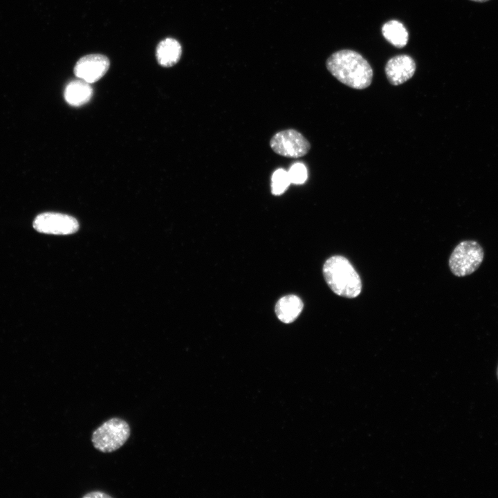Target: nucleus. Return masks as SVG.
Instances as JSON below:
<instances>
[{
	"label": "nucleus",
	"mask_w": 498,
	"mask_h": 498,
	"mask_svg": "<svg viewBox=\"0 0 498 498\" xmlns=\"http://www.w3.org/2000/svg\"><path fill=\"white\" fill-rule=\"evenodd\" d=\"M328 71L341 83L355 89H364L372 82L373 70L369 63L358 52L341 50L326 60Z\"/></svg>",
	"instance_id": "nucleus-1"
},
{
	"label": "nucleus",
	"mask_w": 498,
	"mask_h": 498,
	"mask_svg": "<svg viewBox=\"0 0 498 498\" xmlns=\"http://www.w3.org/2000/svg\"><path fill=\"white\" fill-rule=\"evenodd\" d=\"M322 270L326 284L336 295L347 298L360 295L362 290L360 276L344 257H331L324 262Z\"/></svg>",
	"instance_id": "nucleus-2"
},
{
	"label": "nucleus",
	"mask_w": 498,
	"mask_h": 498,
	"mask_svg": "<svg viewBox=\"0 0 498 498\" xmlns=\"http://www.w3.org/2000/svg\"><path fill=\"white\" fill-rule=\"evenodd\" d=\"M131 434L129 425L120 418H112L103 423L92 434L94 448L104 453L114 452L121 448Z\"/></svg>",
	"instance_id": "nucleus-3"
},
{
	"label": "nucleus",
	"mask_w": 498,
	"mask_h": 498,
	"mask_svg": "<svg viewBox=\"0 0 498 498\" xmlns=\"http://www.w3.org/2000/svg\"><path fill=\"white\" fill-rule=\"evenodd\" d=\"M484 258V250L479 242L464 240L459 242L452 250L448 265L452 274L465 277L476 271Z\"/></svg>",
	"instance_id": "nucleus-4"
},
{
	"label": "nucleus",
	"mask_w": 498,
	"mask_h": 498,
	"mask_svg": "<svg viewBox=\"0 0 498 498\" xmlns=\"http://www.w3.org/2000/svg\"><path fill=\"white\" fill-rule=\"evenodd\" d=\"M270 146L276 154L293 158L305 156L311 149L307 139L300 132L293 129L276 133L270 139Z\"/></svg>",
	"instance_id": "nucleus-5"
},
{
	"label": "nucleus",
	"mask_w": 498,
	"mask_h": 498,
	"mask_svg": "<svg viewBox=\"0 0 498 498\" xmlns=\"http://www.w3.org/2000/svg\"><path fill=\"white\" fill-rule=\"evenodd\" d=\"M33 227L42 233L66 235L75 232L79 229V223L75 218L70 215L44 212L37 216Z\"/></svg>",
	"instance_id": "nucleus-6"
},
{
	"label": "nucleus",
	"mask_w": 498,
	"mask_h": 498,
	"mask_svg": "<svg viewBox=\"0 0 498 498\" xmlns=\"http://www.w3.org/2000/svg\"><path fill=\"white\" fill-rule=\"evenodd\" d=\"M110 66L109 58L102 54H90L82 57L74 66L75 75L89 84L101 79Z\"/></svg>",
	"instance_id": "nucleus-7"
},
{
	"label": "nucleus",
	"mask_w": 498,
	"mask_h": 498,
	"mask_svg": "<svg viewBox=\"0 0 498 498\" xmlns=\"http://www.w3.org/2000/svg\"><path fill=\"white\" fill-rule=\"evenodd\" d=\"M416 71V63L407 55H399L389 59L385 72L389 83L394 86L402 84L409 80Z\"/></svg>",
	"instance_id": "nucleus-8"
},
{
	"label": "nucleus",
	"mask_w": 498,
	"mask_h": 498,
	"mask_svg": "<svg viewBox=\"0 0 498 498\" xmlns=\"http://www.w3.org/2000/svg\"><path fill=\"white\" fill-rule=\"evenodd\" d=\"M182 55V47L176 39L171 37L165 38L157 45L156 57L158 63L163 67L175 65Z\"/></svg>",
	"instance_id": "nucleus-9"
},
{
	"label": "nucleus",
	"mask_w": 498,
	"mask_h": 498,
	"mask_svg": "<svg viewBox=\"0 0 498 498\" xmlns=\"http://www.w3.org/2000/svg\"><path fill=\"white\" fill-rule=\"evenodd\" d=\"M64 95L68 104L78 107L87 103L91 100L93 89L89 83L81 79L75 80L66 85Z\"/></svg>",
	"instance_id": "nucleus-10"
},
{
	"label": "nucleus",
	"mask_w": 498,
	"mask_h": 498,
	"mask_svg": "<svg viewBox=\"0 0 498 498\" xmlns=\"http://www.w3.org/2000/svg\"><path fill=\"white\" fill-rule=\"evenodd\" d=\"M303 308L301 299L295 295L280 298L275 305V313L282 322L290 323L300 314Z\"/></svg>",
	"instance_id": "nucleus-11"
},
{
	"label": "nucleus",
	"mask_w": 498,
	"mask_h": 498,
	"mask_svg": "<svg viewBox=\"0 0 498 498\" xmlns=\"http://www.w3.org/2000/svg\"><path fill=\"white\" fill-rule=\"evenodd\" d=\"M382 33L385 39L396 48L406 46L409 34L404 25L397 20H390L382 26Z\"/></svg>",
	"instance_id": "nucleus-12"
},
{
	"label": "nucleus",
	"mask_w": 498,
	"mask_h": 498,
	"mask_svg": "<svg viewBox=\"0 0 498 498\" xmlns=\"http://www.w3.org/2000/svg\"><path fill=\"white\" fill-rule=\"evenodd\" d=\"M290 183L288 173L284 169L275 170L271 177V192L273 195L282 194Z\"/></svg>",
	"instance_id": "nucleus-13"
},
{
	"label": "nucleus",
	"mask_w": 498,
	"mask_h": 498,
	"mask_svg": "<svg viewBox=\"0 0 498 498\" xmlns=\"http://www.w3.org/2000/svg\"><path fill=\"white\" fill-rule=\"evenodd\" d=\"M290 183L303 184L307 179L308 173L305 165L302 163L293 164L288 172Z\"/></svg>",
	"instance_id": "nucleus-14"
},
{
	"label": "nucleus",
	"mask_w": 498,
	"mask_h": 498,
	"mask_svg": "<svg viewBox=\"0 0 498 498\" xmlns=\"http://www.w3.org/2000/svg\"><path fill=\"white\" fill-rule=\"evenodd\" d=\"M82 497H84V498H111L112 497L107 493H104V492L93 491V492L86 493Z\"/></svg>",
	"instance_id": "nucleus-15"
},
{
	"label": "nucleus",
	"mask_w": 498,
	"mask_h": 498,
	"mask_svg": "<svg viewBox=\"0 0 498 498\" xmlns=\"http://www.w3.org/2000/svg\"><path fill=\"white\" fill-rule=\"evenodd\" d=\"M470 1H475V2H479V3H483V2L488 1L489 0H470Z\"/></svg>",
	"instance_id": "nucleus-16"
},
{
	"label": "nucleus",
	"mask_w": 498,
	"mask_h": 498,
	"mask_svg": "<svg viewBox=\"0 0 498 498\" xmlns=\"http://www.w3.org/2000/svg\"><path fill=\"white\" fill-rule=\"evenodd\" d=\"M496 375H497V380H498V365H497V367Z\"/></svg>",
	"instance_id": "nucleus-17"
}]
</instances>
